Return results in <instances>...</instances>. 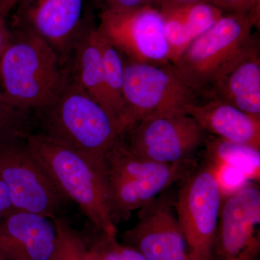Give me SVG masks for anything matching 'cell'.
Returning a JSON list of instances; mask_svg holds the SVG:
<instances>
[{
	"label": "cell",
	"instance_id": "cell-32",
	"mask_svg": "<svg viewBox=\"0 0 260 260\" xmlns=\"http://www.w3.org/2000/svg\"><path fill=\"white\" fill-rule=\"evenodd\" d=\"M85 260H101V259L93 250L88 247V251H87Z\"/></svg>",
	"mask_w": 260,
	"mask_h": 260
},
{
	"label": "cell",
	"instance_id": "cell-12",
	"mask_svg": "<svg viewBox=\"0 0 260 260\" xmlns=\"http://www.w3.org/2000/svg\"><path fill=\"white\" fill-rule=\"evenodd\" d=\"M21 22L25 30L47 43L59 58L73 50L83 30V0H22Z\"/></svg>",
	"mask_w": 260,
	"mask_h": 260
},
{
	"label": "cell",
	"instance_id": "cell-34",
	"mask_svg": "<svg viewBox=\"0 0 260 260\" xmlns=\"http://www.w3.org/2000/svg\"><path fill=\"white\" fill-rule=\"evenodd\" d=\"M0 180H1V179H0Z\"/></svg>",
	"mask_w": 260,
	"mask_h": 260
},
{
	"label": "cell",
	"instance_id": "cell-20",
	"mask_svg": "<svg viewBox=\"0 0 260 260\" xmlns=\"http://www.w3.org/2000/svg\"><path fill=\"white\" fill-rule=\"evenodd\" d=\"M164 20L170 64H174L192 42L177 0H160L158 8Z\"/></svg>",
	"mask_w": 260,
	"mask_h": 260
},
{
	"label": "cell",
	"instance_id": "cell-11",
	"mask_svg": "<svg viewBox=\"0 0 260 260\" xmlns=\"http://www.w3.org/2000/svg\"><path fill=\"white\" fill-rule=\"evenodd\" d=\"M138 222L121 234V243L147 260H189L174 200L162 192L138 211Z\"/></svg>",
	"mask_w": 260,
	"mask_h": 260
},
{
	"label": "cell",
	"instance_id": "cell-27",
	"mask_svg": "<svg viewBox=\"0 0 260 260\" xmlns=\"http://www.w3.org/2000/svg\"><path fill=\"white\" fill-rule=\"evenodd\" d=\"M226 10L230 12L246 13L249 15L251 12L250 0H223Z\"/></svg>",
	"mask_w": 260,
	"mask_h": 260
},
{
	"label": "cell",
	"instance_id": "cell-5",
	"mask_svg": "<svg viewBox=\"0 0 260 260\" xmlns=\"http://www.w3.org/2000/svg\"><path fill=\"white\" fill-rule=\"evenodd\" d=\"M174 207L189 260H213L222 205L216 171L204 164L179 181Z\"/></svg>",
	"mask_w": 260,
	"mask_h": 260
},
{
	"label": "cell",
	"instance_id": "cell-15",
	"mask_svg": "<svg viewBox=\"0 0 260 260\" xmlns=\"http://www.w3.org/2000/svg\"><path fill=\"white\" fill-rule=\"evenodd\" d=\"M205 133L260 151V116L243 112L218 99L197 102L186 109Z\"/></svg>",
	"mask_w": 260,
	"mask_h": 260
},
{
	"label": "cell",
	"instance_id": "cell-13",
	"mask_svg": "<svg viewBox=\"0 0 260 260\" xmlns=\"http://www.w3.org/2000/svg\"><path fill=\"white\" fill-rule=\"evenodd\" d=\"M210 87L215 99L260 116V56L256 39L252 37L219 70Z\"/></svg>",
	"mask_w": 260,
	"mask_h": 260
},
{
	"label": "cell",
	"instance_id": "cell-10",
	"mask_svg": "<svg viewBox=\"0 0 260 260\" xmlns=\"http://www.w3.org/2000/svg\"><path fill=\"white\" fill-rule=\"evenodd\" d=\"M260 189L248 184L222 203L213 260H259Z\"/></svg>",
	"mask_w": 260,
	"mask_h": 260
},
{
	"label": "cell",
	"instance_id": "cell-1",
	"mask_svg": "<svg viewBox=\"0 0 260 260\" xmlns=\"http://www.w3.org/2000/svg\"><path fill=\"white\" fill-rule=\"evenodd\" d=\"M29 150L63 195L74 202L95 230L117 237L109 205L105 162L68 148L42 133L26 140Z\"/></svg>",
	"mask_w": 260,
	"mask_h": 260
},
{
	"label": "cell",
	"instance_id": "cell-3",
	"mask_svg": "<svg viewBox=\"0 0 260 260\" xmlns=\"http://www.w3.org/2000/svg\"><path fill=\"white\" fill-rule=\"evenodd\" d=\"M65 78L49 44L25 29L11 32L0 59V86L13 105L42 110L55 99Z\"/></svg>",
	"mask_w": 260,
	"mask_h": 260
},
{
	"label": "cell",
	"instance_id": "cell-17",
	"mask_svg": "<svg viewBox=\"0 0 260 260\" xmlns=\"http://www.w3.org/2000/svg\"><path fill=\"white\" fill-rule=\"evenodd\" d=\"M72 52L74 54L72 78L85 93L106 109L124 135L117 112L108 92L97 28H83Z\"/></svg>",
	"mask_w": 260,
	"mask_h": 260
},
{
	"label": "cell",
	"instance_id": "cell-7",
	"mask_svg": "<svg viewBox=\"0 0 260 260\" xmlns=\"http://www.w3.org/2000/svg\"><path fill=\"white\" fill-rule=\"evenodd\" d=\"M0 179L15 210L54 220L70 201L29 150L26 141L0 147Z\"/></svg>",
	"mask_w": 260,
	"mask_h": 260
},
{
	"label": "cell",
	"instance_id": "cell-2",
	"mask_svg": "<svg viewBox=\"0 0 260 260\" xmlns=\"http://www.w3.org/2000/svg\"><path fill=\"white\" fill-rule=\"evenodd\" d=\"M39 112L42 135L99 161L105 162L106 154L123 137L106 109L73 78L66 77L55 99Z\"/></svg>",
	"mask_w": 260,
	"mask_h": 260
},
{
	"label": "cell",
	"instance_id": "cell-25",
	"mask_svg": "<svg viewBox=\"0 0 260 260\" xmlns=\"http://www.w3.org/2000/svg\"><path fill=\"white\" fill-rule=\"evenodd\" d=\"M153 0H104L107 8L106 9L124 11L140 8L153 3Z\"/></svg>",
	"mask_w": 260,
	"mask_h": 260
},
{
	"label": "cell",
	"instance_id": "cell-18",
	"mask_svg": "<svg viewBox=\"0 0 260 260\" xmlns=\"http://www.w3.org/2000/svg\"><path fill=\"white\" fill-rule=\"evenodd\" d=\"M205 162L215 170L235 169L250 180H259L260 151L220 138L206 139Z\"/></svg>",
	"mask_w": 260,
	"mask_h": 260
},
{
	"label": "cell",
	"instance_id": "cell-6",
	"mask_svg": "<svg viewBox=\"0 0 260 260\" xmlns=\"http://www.w3.org/2000/svg\"><path fill=\"white\" fill-rule=\"evenodd\" d=\"M254 26L246 13L224 14L171 64L181 79L198 93L210 86L219 70L250 40Z\"/></svg>",
	"mask_w": 260,
	"mask_h": 260
},
{
	"label": "cell",
	"instance_id": "cell-33",
	"mask_svg": "<svg viewBox=\"0 0 260 260\" xmlns=\"http://www.w3.org/2000/svg\"><path fill=\"white\" fill-rule=\"evenodd\" d=\"M0 260H5V259H3V257H1V256H0Z\"/></svg>",
	"mask_w": 260,
	"mask_h": 260
},
{
	"label": "cell",
	"instance_id": "cell-14",
	"mask_svg": "<svg viewBox=\"0 0 260 260\" xmlns=\"http://www.w3.org/2000/svg\"><path fill=\"white\" fill-rule=\"evenodd\" d=\"M54 220L14 210L0 222V256L5 260H49L55 247Z\"/></svg>",
	"mask_w": 260,
	"mask_h": 260
},
{
	"label": "cell",
	"instance_id": "cell-16",
	"mask_svg": "<svg viewBox=\"0 0 260 260\" xmlns=\"http://www.w3.org/2000/svg\"><path fill=\"white\" fill-rule=\"evenodd\" d=\"M198 167L196 159L181 164L172 172L145 180L108 179L109 205L113 223L128 220L138 210L174 183L179 182Z\"/></svg>",
	"mask_w": 260,
	"mask_h": 260
},
{
	"label": "cell",
	"instance_id": "cell-24",
	"mask_svg": "<svg viewBox=\"0 0 260 260\" xmlns=\"http://www.w3.org/2000/svg\"><path fill=\"white\" fill-rule=\"evenodd\" d=\"M83 236L89 249L93 250L101 260H147L133 248L118 242L116 237L107 235L95 229L90 234Z\"/></svg>",
	"mask_w": 260,
	"mask_h": 260
},
{
	"label": "cell",
	"instance_id": "cell-28",
	"mask_svg": "<svg viewBox=\"0 0 260 260\" xmlns=\"http://www.w3.org/2000/svg\"><path fill=\"white\" fill-rule=\"evenodd\" d=\"M11 32L8 30L5 18L0 15V59L9 44Z\"/></svg>",
	"mask_w": 260,
	"mask_h": 260
},
{
	"label": "cell",
	"instance_id": "cell-31",
	"mask_svg": "<svg viewBox=\"0 0 260 260\" xmlns=\"http://www.w3.org/2000/svg\"><path fill=\"white\" fill-rule=\"evenodd\" d=\"M179 1L202 2V3H209V4L216 5L219 8H222L224 10H226V8H225L223 0H179Z\"/></svg>",
	"mask_w": 260,
	"mask_h": 260
},
{
	"label": "cell",
	"instance_id": "cell-19",
	"mask_svg": "<svg viewBox=\"0 0 260 260\" xmlns=\"http://www.w3.org/2000/svg\"><path fill=\"white\" fill-rule=\"evenodd\" d=\"M98 32L108 92L117 112L121 130L124 134L126 133V128L124 124V109L122 97L124 60L122 54L112 43L103 37L99 30Z\"/></svg>",
	"mask_w": 260,
	"mask_h": 260
},
{
	"label": "cell",
	"instance_id": "cell-22",
	"mask_svg": "<svg viewBox=\"0 0 260 260\" xmlns=\"http://www.w3.org/2000/svg\"><path fill=\"white\" fill-rule=\"evenodd\" d=\"M53 220L56 228V241L49 260H85L88 246L83 234L62 217Z\"/></svg>",
	"mask_w": 260,
	"mask_h": 260
},
{
	"label": "cell",
	"instance_id": "cell-30",
	"mask_svg": "<svg viewBox=\"0 0 260 260\" xmlns=\"http://www.w3.org/2000/svg\"><path fill=\"white\" fill-rule=\"evenodd\" d=\"M251 12L249 14L254 26H259L260 15V0H250Z\"/></svg>",
	"mask_w": 260,
	"mask_h": 260
},
{
	"label": "cell",
	"instance_id": "cell-4",
	"mask_svg": "<svg viewBox=\"0 0 260 260\" xmlns=\"http://www.w3.org/2000/svg\"><path fill=\"white\" fill-rule=\"evenodd\" d=\"M126 133L138 121L153 116L186 114L197 93L171 64L124 61L122 90Z\"/></svg>",
	"mask_w": 260,
	"mask_h": 260
},
{
	"label": "cell",
	"instance_id": "cell-8",
	"mask_svg": "<svg viewBox=\"0 0 260 260\" xmlns=\"http://www.w3.org/2000/svg\"><path fill=\"white\" fill-rule=\"evenodd\" d=\"M97 29L128 60L170 64L164 20L152 4L124 11L104 9Z\"/></svg>",
	"mask_w": 260,
	"mask_h": 260
},
{
	"label": "cell",
	"instance_id": "cell-26",
	"mask_svg": "<svg viewBox=\"0 0 260 260\" xmlns=\"http://www.w3.org/2000/svg\"><path fill=\"white\" fill-rule=\"evenodd\" d=\"M14 210L8 189L0 180V222Z\"/></svg>",
	"mask_w": 260,
	"mask_h": 260
},
{
	"label": "cell",
	"instance_id": "cell-29",
	"mask_svg": "<svg viewBox=\"0 0 260 260\" xmlns=\"http://www.w3.org/2000/svg\"><path fill=\"white\" fill-rule=\"evenodd\" d=\"M22 0H0V15L6 18L11 10L16 7Z\"/></svg>",
	"mask_w": 260,
	"mask_h": 260
},
{
	"label": "cell",
	"instance_id": "cell-23",
	"mask_svg": "<svg viewBox=\"0 0 260 260\" xmlns=\"http://www.w3.org/2000/svg\"><path fill=\"white\" fill-rule=\"evenodd\" d=\"M177 1L193 41L209 30L224 15V10L216 5L202 2Z\"/></svg>",
	"mask_w": 260,
	"mask_h": 260
},
{
	"label": "cell",
	"instance_id": "cell-9",
	"mask_svg": "<svg viewBox=\"0 0 260 260\" xmlns=\"http://www.w3.org/2000/svg\"><path fill=\"white\" fill-rule=\"evenodd\" d=\"M127 133L126 143L133 153L160 164L195 159L194 153L206 140L204 130L188 114L146 118Z\"/></svg>",
	"mask_w": 260,
	"mask_h": 260
},
{
	"label": "cell",
	"instance_id": "cell-21",
	"mask_svg": "<svg viewBox=\"0 0 260 260\" xmlns=\"http://www.w3.org/2000/svg\"><path fill=\"white\" fill-rule=\"evenodd\" d=\"M30 112L13 105L0 86V147L26 141L31 135Z\"/></svg>",
	"mask_w": 260,
	"mask_h": 260
}]
</instances>
